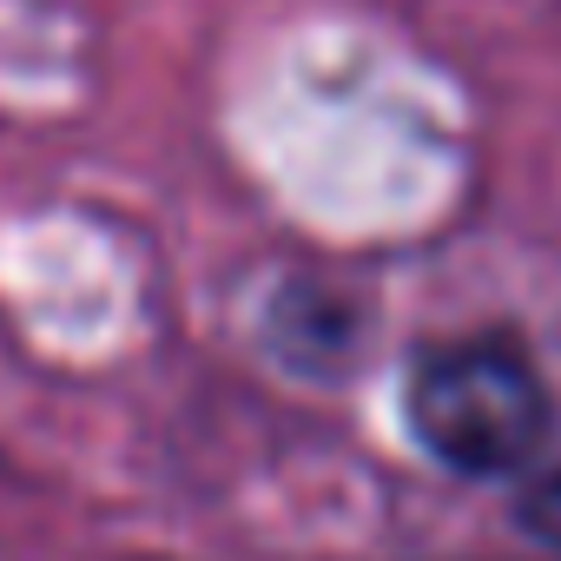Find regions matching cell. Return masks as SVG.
I'll return each instance as SVG.
<instances>
[{
    "instance_id": "obj_1",
    "label": "cell",
    "mask_w": 561,
    "mask_h": 561,
    "mask_svg": "<svg viewBox=\"0 0 561 561\" xmlns=\"http://www.w3.org/2000/svg\"><path fill=\"white\" fill-rule=\"evenodd\" d=\"M410 436L456 476H515L541 456L554 403L508 344H449L410 370Z\"/></svg>"
},
{
    "instance_id": "obj_2",
    "label": "cell",
    "mask_w": 561,
    "mask_h": 561,
    "mask_svg": "<svg viewBox=\"0 0 561 561\" xmlns=\"http://www.w3.org/2000/svg\"><path fill=\"white\" fill-rule=\"evenodd\" d=\"M515 522H522V535H535L541 548H561V469H548V476H535V482L522 489Z\"/></svg>"
}]
</instances>
